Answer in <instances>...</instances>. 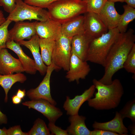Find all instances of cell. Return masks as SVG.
Returning a JSON list of instances; mask_svg holds the SVG:
<instances>
[{"label": "cell", "mask_w": 135, "mask_h": 135, "mask_svg": "<svg viewBox=\"0 0 135 135\" xmlns=\"http://www.w3.org/2000/svg\"><path fill=\"white\" fill-rule=\"evenodd\" d=\"M134 31L130 28L125 32L120 33L107 56L103 66L104 72L98 81L106 85L111 84L114 74L123 68L126 58L135 44Z\"/></svg>", "instance_id": "6da1fadb"}, {"label": "cell", "mask_w": 135, "mask_h": 135, "mask_svg": "<svg viewBox=\"0 0 135 135\" xmlns=\"http://www.w3.org/2000/svg\"><path fill=\"white\" fill-rule=\"evenodd\" d=\"M92 82L97 90L94 97L87 101L88 106L97 110H109L117 107L124 93L120 80L116 79L108 85L104 84L96 79Z\"/></svg>", "instance_id": "7a4b0ae2"}, {"label": "cell", "mask_w": 135, "mask_h": 135, "mask_svg": "<svg viewBox=\"0 0 135 135\" xmlns=\"http://www.w3.org/2000/svg\"><path fill=\"white\" fill-rule=\"evenodd\" d=\"M120 33L116 28L109 30L106 33L92 39L85 61L103 66L109 52Z\"/></svg>", "instance_id": "3957f363"}, {"label": "cell", "mask_w": 135, "mask_h": 135, "mask_svg": "<svg viewBox=\"0 0 135 135\" xmlns=\"http://www.w3.org/2000/svg\"><path fill=\"white\" fill-rule=\"evenodd\" d=\"M50 18L61 24L87 12L86 1L60 0L47 8Z\"/></svg>", "instance_id": "277c9868"}, {"label": "cell", "mask_w": 135, "mask_h": 135, "mask_svg": "<svg viewBox=\"0 0 135 135\" xmlns=\"http://www.w3.org/2000/svg\"><path fill=\"white\" fill-rule=\"evenodd\" d=\"M50 18L48 12L44 8L28 5L22 0H16L14 10L6 18L15 22L28 20H35L43 22Z\"/></svg>", "instance_id": "5b68a950"}, {"label": "cell", "mask_w": 135, "mask_h": 135, "mask_svg": "<svg viewBox=\"0 0 135 135\" xmlns=\"http://www.w3.org/2000/svg\"><path fill=\"white\" fill-rule=\"evenodd\" d=\"M72 38L62 34L55 41L52 56V62L59 70L61 68L68 71L69 69L71 55Z\"/></svg>", "instance_id": "8992f818"}, {"label": "cell", "mask_w": 135, "mask_h": 135, "mask_svg": "<svg viewBox=\"0 0 135 135\" xmlns=\"http://www.w3.org/2000/svg\"><path fill=\"white\" fill-rule=\"evenodd\" d=\"M59 70L52 62L47 66L46 75L38 86L35 88H32L27 92L26 94L31 100L42 99L46 100L56 106V102L50 93V80L53 71Z\"/></svg>", "instance_id": "52a82bcc"}, {"label": "cell", "mask_w": 135, "mask_h": 135, "mask_svg": "<svg viewBox=\"0 0 135 135\" xmlns=\"http://www.w3.org/2000/svg\"><path fill=\"white\" fill-rule=\"evenodd\" d=\"M22 104L29 108L34 109L40 112L47 118L49 122L55 123L63 114L59 108L44 99L32 100L23 102Z\"/></svg>", "instance_id": "ba28073f"}, {"label": "cell", "mask_w": 135, "mask_h": 135, "mask_svg": "<svg viewBox=\"0 0 135 135\" xmlns=\"http://www.w3.org/2000/svg\"><path fill=\"white\" fill-rule=\"evenodd\" d=\"M90 70L86 61L81 60L75 54H71L69 68L66 76L69 82L76 81L79 83L80 79H85Z\"/></svg>", "instance_id": "9c48e42d"}, {"label": "cell", "mask_w": 135, "mask_h": 135, "mask_svg": "<svg viewBox=\"0 0 135 135\" xmlns=\"http://www.w3.org/2000/svg\"><path fill=\"white\" fill-rule=\"evenodd\" d=\"M84 16V34L93 39L106 33L108 29L97 14L86 12Z\"/></svg>", "instance_id": "30bf717a"}, {"label": "cell", "mask_w": 135, "mask_h": 135, "mask_svg": "<svg viewBox=\"0 0 135 135\" xmlns=\"http://www.w3.org/2000/svg\"><path fill=\"white\" fill-rule=\"evenodd\" d=\"M61 24L50 18L43 22L36 21V34L40 38H50L56 40L62 35Z\"/></svg>", "instance_id": "8fae6325"}, {"label": "cell", "mask_w": 135, "mask_h": 135, "mask_svg": "<svg viewBox=\"0 0 135 135\" xmlns=\"http://www.w3.org/2000/svg\"><path fill=\"white\" fill-rule=\"evenodd\" d=\"M8 31L9 40L18 43L24 39L30 40L36 34V21L29 22L18 21Z\"/></svg>", "instance_id": "7c38bea8"}, {"label": "cell", "mask_w": 135, "mask_h": 135, "mask_svg": "<svg viewBox=\"0 0 135 135\" xmlns=\"http://www.w3.org/2000/svg\"><path fill=\"white\" fill-rule=\"evenodd\" d=\"M95 89L93 84L81 95L76 96L72 99H70L68 96H66L63 108L66 111V114L70 116L78 114L79 110L82 104L94 97Z\"/></svg>", "instance_id": "4fadbf2b"}, {"label": "cell", "mask_w": 135, "mask_h": 135, "mask_svg": "<svg viewBox=\"0 0 135 135\" xmlns=\"http://www.w3.org/2000/svg\"><path fill=\"white\" fill-rule=\"evenodd\" d=\"M24 70L19 59L14 57L6 48L0 51V74L2 75L21 73Z\"/></svg>", "instance_id": "5bb4252c"}, {"label": "cell", "mask_w": 135, "mask_h": 135, "mask_svg": "<svg viewBox=\"0 0 135 135\" xmlns=\"http://www.w3.org/2000/svg\"><path fill=\"white\" fill-rule=\"evenodd\" d=\"M40 38L36 34L32 36L28 41L24 40L18 43L28 48L30 51L34 58L37 70L42 75L46 74L47 69V66L43 62L40 52L39 43Z\"/></svg>", "instance_id": "9a60e30c"}, {"label": "cell", "mask_w": 135, "mask_h": 135, "mask_svg": "<svg viewBox=\"0 0 135 135\" xmlns=\"http://www.w3.org/2000/svg\"><path fill=\"white\" fill-rule=\"evenodd\" d=\"M20 44L12 40H9L6 44V48L14 52L18 56L24 71L30 74H35L37 71L35 62L26 54Z\"/></svg>", "instance_id": "2e32d148"}, {"label": "cell", "mask_w": 135, "mask_h": 135, "mask_svg": "<svg viewBox=\"0 0 135 135\" xmlns=\"http://www.w3.org/2000/svg\"><path fill=\"white\" fill-rule=\"evenodd\" d=\"M114 3L107 1L97 14L108 30L117 27L121 16L116 10Z\"/></svg>", "instance_id": "e0dca14e"}, {"label": "cell", "mask_w": 135, "mask_h": 135, "mask_svg": "<svg viewBox=\"0 0 135 135\" xmlns=\"http://www.w3.org/2000/svg\"><path fill=\"white\" fill-rule=\"evenodd\" d=\"M123 120L119 112H116L114 118L112 120L104 122L95 121L92 127L94 129L112 132L119 135H128V130L124 125Z\"/></svg>", "instance_id": "ac0fdd59"}, {"label": "cell", "mask_w": 135, "mask_h": 135, "mask_svg": "<svg viewBox=\"0 0 135 135\" xmlns=\"http://www.w3.org/2000/svg\"><path fill=\"white\" fill-rule=\"evenodd\" d=\"M92 39L84 33L73 36L71 42V54H75L85 61L89 44Z\"/></svg>", "instance_id": "d6986e66"}, {"label": "cell", "mask_w": 135, "mask_h": 135, "mask_svg": "<svg viewBox=\"0 0 135 135\" xmlns=\"http://www.w3.org/2000/svg\"><path fill=\"white\" fill-rule=\"evenodd\" d=\"M84 16L80 15L62 24V34L72 38L75 36L84 33Z\"/></svg>", "instance_id": "ffe728a7"}, {"label": "cell", "mask_w": 135, "mask_h": 135, "mask_svg": "<svg viewBox=\"0 0 135 135\" xmlns=\"http://www.w3.org/2000/svg\"><path fill=\"white\" fill-rule=\"evenodd\" d=\"M86 117L78 114L70 116L68 120L70 123L66 130L68 135H90L91 131L85 123Z\"/></svg>", "instance_id": "44dd1931"}, {"label": "cell", "mask_w": 135, "mask_h": 135, "mask_svg": "<svg viewBox=\"0 0 135 135\" xmlns=\"http://www.w3.org/2000/svg\"><path fill=\"white\" fill-rule=\"evenodd\" d=\"M26 76L21 73L15 74L2 75L0 74V85L4 89L5 94V102L8 100V93L12 86L15 83H24L26 80Z\"/></svg>", "instance_id": "7402d4cb"}, {"label": "cell", "mask_w": 135, "mask_h": 135, "mask_svg": "<svg viewBox=\"0 0 135 135\" xmlns=\"http://www.w3.org/2000/svg\"><path fill=\"white\" fill-rule=\"evenodd\" d=\"M39 43L42 60L46 66H49L52 63L55 40L50 38H40Z\"/></svg>", "instance_id": "603a6c76"}, {"label": "cell", "mask_w": 135, "mask_h": 135, "mask_svg": "<svg viewBox=\"0 0 135 135\" xmlns=\"http://www.w3.org/2000/svg\"><path fill=\"white\" fill-rule=\"evenodd\" d=\"M124 10L120 17L117 28L120 33L126 32L129 23L135 18V9L128 5L123 6Z\"/></svg>", "instance_id": "cb8c5ba5"}, {"label": "cell", "mask_w": 135, "mask_h": 135, "mask_svg": "<svg viewBox=\"0 0 135 135\" xmlns=\"http://www.w3.org/2000/svg\"><path fill=\"white\" fill-rule=\"evenodd\" d=\"M28 133V135H51L45 122L40 118L35 121L32 127Z\"/></svg>", "instance_id": "d4e9b609"}, {"label": "cell", "mask_w": 135, "mask_h": 135, "mask_svg": "<svg viewBox=\"0 0 135 135\" xmlns=\"http://www.w3.org/2000/svg\"><path fill=\"white\" fill-rule=\"evenodd\" d=\"M119 112L124 119L126 118H130L132 123H135V99L128 102Z\"/></svg>", "instance_id": "484cf974"}, {"label": "cell", "mask_w": 135, "mask_h": 135, "mask_svg": "<svg viewBox=\"0 0 135 135\" xmlns=\"http://www.w3.org/2000/svg\"><path fill=\"white\" fill-rule=\"evenodd\" d=\"M12 22L10 20H6L0 25V51L6 48V42L9 39L8 28Z\"/></svg>", "instance_id": "4316f807"}, {"label": "cell", "mask_w": 135, "mask_h": 135, "mask_svg": "<svg viewBox=\"0 0 135 135\" xmlns=\"http://www.w3.org/2000/svg\"><path fill=\"white\" fill-rule=\"evenodd\" d=\"M123 68L128 72L135 74V44L133 46L124 63Z\"/></svg>", "instance_id": "83f0119b"}, {"label": "cell", "mask_w": 135, "mask_h": 135, "mask_svg": "<svg viewBox=\"0 0 135 135\" xmlns=\"http://www.w3.org/2000/svg\"><path fill=\"white\" fill-rule=\"evenodd\" d=\"M108 0H87V12L98 14Z\"/></svg>", "instance_id": "f1b7e54d"}, {"label": "cell", "mask_w": 135, "mask_h": 135, "mask_svg": "<svg viewBox=\"0 0 135 135\" xmlns=\"http://www.w3.org/2000/svg\"><path fill=\"white\" fill-rule=\"evenodd\" d=\"M60 0H25L24 2L33 6L41 8H47L52 3Z\"/></svg>", "instance_id": "f546056e"}, {"label": "cell", "mask_w": 135, "mask_h": 135, "mask_svg": "<svg viewBox=\"0 0 135 135\" xmlns=\"http://www.w3.org/2000/svg\"><path fill=\"white\" fill-rule=\"evenodd\" d=\"M16 0H0V6L3 8L4 10L10 13L15 9Z\"/></svg>", "instance_id": "4dcf8cb0"}, {"label": "cell", "mask_w": 135, "mask_h": 135, "mask_svg": "<svg viewBox=\"0 0 135 135\" xmlns=\"http://www.w3.org/2000/svg\"><path fill=\"white\" fill-rule=\"evenodd\" d=\"M55 123L49 122L48 128L52 135H68L66 130H64L55 125Z\"/></svg>", "instance_id": "1f68e13d"}, {"label": "cell", "mask_w": 135, "mask_h": 135, "mask_svg": "<svg viewBox=\"0 0 135 135\" xmlns=\"http://www.w3.org/2000/svg\"><path fill=\"white\" fill-rule=\"evenodd\" d=\"M6 135H28V132H23L20 126L17 125L6 129Z\"/></svg>", "instance_id": "d6a6232c"}, {"label": "cell", "mask_w": 135, "mask_h": 135, "mask_svg": "<svg viewBox=\"0 0 135 135\" xmlns=\"http://www.w3.org/2000/svg\"><path fill=\"white\" fill-rule=\"evenodd\" d=\"M90 135H119L117 133L105 130L94 129L91 131Z\"/></svg>", "instance_id": "836d02e7"}, {"label": "cell", "mask_w": 135, "mask_h": 135, "mask_svg": "<svg viewBox=\"0 0 135 135\" xmlns=\"http://www.w3.org/2000/svg\"><path fill=\"white\" fill-rule=\"evenodd\" d=\"M8 119L6 115L3 114L0 110V124H6Z\"/></svg>", "instance_id": "e575fe53"}, {"label": "cell", "mask_w": 135, "mask_h": 135, "mask_svg": "<svg viewBox=\"0 0 135 135\" xmlns=\"http://www.w3.org/2000/svg\"><path fill=\"white\" fill-rule=\"evenodd\" d=\"M12 103L16 104H20L22 101V99L16 95H14L12 97Z\"/></svg>", "instance_id": "d590c367"}, {"label": "cell", "mask_w": 135, "mask_h": 135, "mask_svg": "<svg viewBox=\"0 0 135 135\" xmlns=\"http://www.w3.org/2000/svg\"><path fill=\"white\" fill-rule=\"evenodd\" d=\"M16 95L21 99L24 98L26 95V91L24 89L22 90L19 89L16 94Z\"/></svg>", "instance_id": "8d00e7d4"}, {"label": "cell", "mask_w": 135, "mask_h": 135, "mask_svg": "<svg viewBox=\"0 0 135 135\" xmlns=\"http://www.w3.org/2000/svg\"><path fill=\"white\" fill-rule=\"evenodd\" d=\"M130 132L131 134L135 135V123H132L129 125L127 128Z\"/></svg>", "instance_id": "74e56055"}, {"label": "cell", "mask_w": 135, "mask_h": 135, "mask_svg": "<svg viewBox=\"0 0 135 135\" xmlns=\"http://www.w3.org/2000/svg\"><path fill=\"white\" fill-rule=\"evenodd\" d=\"M127 5L133 8H135V0H124Z\"/></svg>", "instance_id": "f35d334b"}, {"label": "cell", "mask_w": 135, "mask_h": 135, "mask_svg": "<svg viewBox=\"0 0 135 135\" xmlns=\"http://www.w3.org/2000/svg\"><path fill=\"white\" fill-rule=\"evenodd\" d=\"M3 12L0 10V25L2 24L6 20Z\"/></svg>", "instance_id": "ab89813d"}, {"label": "cell", "mask_w": 135, "mask_h": 135, "mask_svg": "<svg viewBox=\"0 0 135 135\" xmlns=\"http://www.w3.org/2000/svg\"><path fill=\"white\" fill-rule=\"evenodd\" d=\"M6 129L5 128H0V135H6Z\"/></svg>", "instance_id": "60d3db41"}, {"label": "cell", "mask_w": 135, "mask_h": 135, "mask_svg": "<svg viewBox=\"0 0 135 135\" xmlns=\"http://www.w3.org/2000/svg\"><path fill=\"white\" fill-rule=\"evenodd\" d=\"M124 0H108V1L115 2H124Z\"/></svg>", "instance_id": "b9f144b4"}, {"label": "cell", "mask_w": 135, "mask_h": 135, "mask_svg": "<svg viewBox=\"0 0 135 135\" xmlns=\"http://www.w3.org/2000/svg\"><path fill=\"white\" fill-rule=\"evenodd\" d=\"M82 0V1H86L87 0Z\"/></svg>", "instance_id": "7bdbcfd3"}]
</instances>
